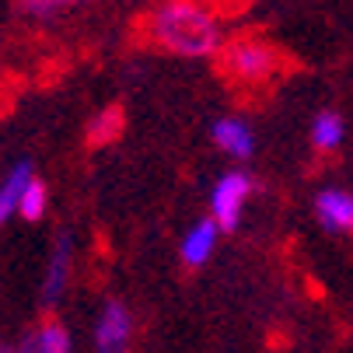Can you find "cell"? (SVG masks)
<instances>
[{
    "label": "cell",
    "mask_w": 353,
    "mask_h": 353,
    "mask_svg": "<svg viewBox=\"0 0 353 353\" xmlns=\"http://www.w3.org/2000/svg\"><path fill=\"white\" fill-rule=\"evenodd\" d=\"M140 32L150 46L185 60L217 57L221 46L228 42L214 0H158L143 14Z\"/></svg>",
    "instance_id": "obj_1"
},
{
    "label": "cell",
    "mask_w": 353,
    "mask_h": 353,
    "mask_svg": "<svg viewBox=\"0 0 353 353\" xmlns=\"http://www.w3.org/2000/svg\"><path fill=\"white\" fill-rule=\"evenodd\" d=\"M287 70V57L263 35H234L217 53V74L234 88H266Z\"/></svg>",
    "instance_id": "obj_2"
},
{
    "label": "cell",
    "mask_w": 353,
    "mask_h": 353,
    "mask_svg": "<svg viewBox=\"0 0 353 353\" xmlns=\"http://www.w3.org/2000/svg\"><path fill=\"white\" fill-rule=\"evenodd\" d=\"M252 189H256V182L248 179V172H228V175H221V182L210 192V217H214V224L221 231H234L241 224V210L248 203Z\"/></svg>",
    "instance_id": "obj_3"
},
{
    "label": "cell",
    "mask_w": 353,
    "mask_h": 353,
    "mask_svg": "<svg viewBox=\"0 0 353 353\" xmlns=\"http://www.w3.org/2000/svg\"><path fill=\"white\" fill-rule=\"evenodd\" d=\"M98 353H130V339H133V319L126 312L123 301H109L98 315Z\"/></svg>",
    "instance_id": "obj_4"
},
{
    "label": "cell",
    "mask_w": 353,
    "mask_h": 353,
    "mask_svg": "<svg viewBox=\"0 0 353 353\" xmlns=\"http://www.w3.org/2000/svg\"><path fill=\"white\" fill-rule=\"evenodd\" d=\"M315 217L329 234H353V192L322 189L315 196Z\"/></svg>",
    "instance_id": "obj_5"
},
{
    "label": "cell",
    "mask_w": 353,
    "mask_h": 353,
    "mask_svg": "<svg viewBox=\"0 0 353 353\" xmlns=\"http://www.w3.org/2000/svg\"><path fill=\"white\" fill-rule=\"evenodd\" d=\"M70 259H74V238L63 231L53 245V259H49V270H46V287H42V305L46 308H53L63 297L67 280H70Z\"/></svg>",
    "instance_id": "obj_6"
},
{
    "label": "cell",
    "mask_w": 353,
    "mask_h": 353,
    "mask_svg": "<svg viewBox=\"0 0 353 353\" xmlns=\"http://www.w3.org/2000/svg\"><path fill=\"white\" fill-rule=\"evenodd\" d=\"M126 130V109L116 102V105H105V109H98L84 130V140L91 150H102V147H112Z\"/></svg>",
    "instance_id": "obj_7"
},
{
    "label": "cell",
    "mask_w": 353,
    "mask_h": 353,
    "mask_svg": "<svg viewBox=\"0 0 353 353\" xmlns=\"http://www.w3.org/2000/svg\"><path fill=\"white\" fill-rule=\"evenodd\" d=\"M217 234H221V228L214 224V217H207V221H196L189 231H185V238H182V263L185 266H203L210 256H214V248H217Z\"/></svg>",
    "instance_id": "obj_8"
},
{
    "label": "cell",
    "mask_w": 353,
    "mask_h": 353,
    "mask_svg": "<svg viewBox=\"0 0 353 353\" xmlns=\"http://www.w3.org/2000/svg\"><path fill=\"white\" fill-rule=\"evenodd\" d=\"M32 165L28 161H18L8 175H4V182H0V224H8L18 210H21V199H25V189L32 185Z\"/></svg>",
    "instance_id": "obj_9"
},
{
    "label": "cell",
    "mask_w": 353,
    "mask_h": 353,
    "mask_svg": "<svg viewBox=\"0 0 353 353\" xmlns=\"http://www.w3.org/2000/svg\"><path fill=\"white\" fill-rule=\"evenodd\" d=\"M210 137L231 158H252V147H256V137H252V130L241 119H217Z\"/></svg>",
    "instance_id": "obj_10"
},
{
    "label": "cell",
    "mask_w": 353,
    "mask_h": 353,
    "mask_svg": "<svg viewBox=\"0 0 353 353\" xmlns=\"http://www.w3.org/2000/svg\"><path fill=\"white\" fill-rule=\"evenodd\" d=\"M343 133H346L343 116H339V112H332V109L319 112V116H315V123H312V143H315V150H325V154L343 143Z\"/></svg>",
    "instance_id": "obj_11"
},
{
    "label": "cell",
    "mask_w": 353,
    "mask_h": 353,
    "mask_svg": "<svg viewBox=\"0 0 353 353\" xmlns=\"http://www.w3.org/2000/svg\"><path fill=\"white\" fill-rule=\"evenodd\" d=\"M35 343H39V353H70V332L57 319L42 322V329L35 332Z\"/></svg>",
    "instance_id": "obj_12"
},
{
    "label": "cell",
    "mask_w": 353,
    "mask_h": 353,
    "mask_svg": "<svg viewBox=\"0 0 353 353\" xmlns=\"http://www.w3.org/2000/svg\"><path fill=\"white\" fill-rule=\"evenodd\" d=\"M46 203H49V189H46V182H42V179H32V185L25 189V199H21L18 217H25V221H39V217L46 214Z\"/></svg>",
    "instance_id": "obj_13"
},
{
    "label": "cell",
    "mask_w": 353,
    "mask_h": 353,
    "mask_svg": "<svg viewBox=\"0 0 353 353\" xmlns=\"http://www.w3.org/2000/svg\"><path fill=\"white\" fill-rule=\"evenodd\" d=\"M74 4H84V0H18V8L32 18H53L57 11L74 8Z\"/></svg>",
    "instance_id": "obj_14"
},
{
    "label": "cell",
    "mask_w": 353,
    "mask_h": 353,
    "mask_svg": "<svg viewBox=\"0 0 353 353\" xmlns=\"http://www.w3.org/2000/svg\"><path fill=\"white\" fill-rule=\"evenodd\" d=\"M18 353H39V343H35V332L21 339V346H18Z\"/></svg>",
    "instance_id": "obj_15"
},
{
    "label": "cell",
    "mask_w": 353,
    "mask_h": 353,
    "mask_svg": "<svg viewBox=\"0 0 353 353\" xmlns=\"http://www.w3.org/2000/svg\"><path fill=\"white\" fill-rule=\"evenodd\" d=\"M0 353H18V350H11L8 343H0Z\"/></svg>",
    "instance_id": "obj_16"
}]
</instances>
